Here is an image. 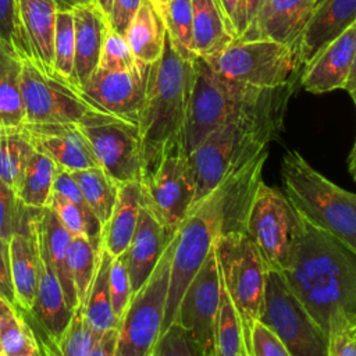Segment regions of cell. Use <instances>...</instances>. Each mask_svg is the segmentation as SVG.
<instances>
[{"mask_svg": "<svg viewBox=\"0 0 356 356\" xmlns=\"http://www.w3.org/2000/svg\"><path fill=\"white\" fill-rule=\"evenodd\" d=\"M280 274L327 334L335 314L350 324L355 320L356 253L298 211L288 263Z\"/></svg>", "mask_w": 356, "mask_h": 356, "instance_id": "1", "label": "cell"}, {"mask_svg": "<svg viewBox=\"0 0 356 356\" xmlns=\"http://www.w3.org/2000/svg\"><path fill=\"white\" fill-rule=\"evenodd\" d=\"M192 58L181 56L165 32L163 54L149 68L145 100L138 121L142 142V178L156 170L171 147L184 143L192 83Z\"/></svg>", "mask_w": 356, "mask_h": 356, "instance_id": "2", "label": "cell"}, {"mask_svg": "<svg viewBox=\"0 0 356 356\" xmlns=\"http://www.w3.org/2000/svg\"><path fill=\"white\" fill-rule=\"evenodd\" d=\"M281 177L293 209L356 253V193L328 181L296 150L284 154Z\"/></svg>", "mask_w": 356, "mask_h": 356, "instance_id": "3", "label": "cell"}, {"mask_svg": "<svg viewBox=\"0 0 356 356\" xmlns=\"http://www.w3.org/2000/svg\"><path fill=\"white\" fill-rule=\"evenodd\" d=\"M282 89L261 90L229 81L217 74L206 58L195 56L182 138L186 153L191 154L225 120L271 100Z\"/></svg>", "mask_w": 356, "mask_h": 356, "instance_id": "4", "label": "cell"}, {"mask_svg": "<svg viewBox=\"0 0 356 356\" xmlns=\"http://www.w3.org/2000/svg\"><path fill=\"white\" fill-rule=\"evenodd\" d=\"M214 252L221 286L228 293L242 324L246 349L252 327L260 318L268 268L245 232L218 234Z\"/></svg>", "mask_w": 356, "mask_h": 356, "instance_id": "5", "label": "cell"}, {"mask_svg": "<svg viewBox=\"0 0 356 356\" xmlns=\"http://www.w3.org/2000/svg\"><path fill=\"white\" fill-rule=\"evenodd\" d=\"M220 216L216 189L203 200L196 203L179 229L172 250L165 310L161 332L165 331L177 317L179 303L207 256L214 248L218 235Z\"/></svg>", "mask_w": 356, "mask_h": 356, "instance_id": "6", "label": "cell"}, {"mask_svg": "<svg viewBox=\"0 0 356 356\" xmlns=\"http://www.w3.org/2000/svg\"><path fill=\"white\" fill-rule=\"evenodd\" d=\"M206 60L221 76L261 90L292 85L299 68L292 47L268 39H235Z\"/></svg>", "mask_w": 356, "mask_h": 356, "instance_id": "7", "label": "cell"}, {"mask_svg": "<svg viewBox=\"0 0 356 356\" xmlns=\"http://www.w3.org/2000/svg\"><path fill=\"white\" fill-rule=\"evenodd\" d=\"M175 239L177 232L150 278L132 295L117 328L114 356H152L161 335Z\"/></svg>", "mask_w": 356, "mask_h": 356, "instance_id": "8", "label": "cell"}, {"mask_svg": "<svg viewBox=\"0 0 356 356\" xmlns=\"http://www.w3.org/2000/svg\"><path fill=\"white\" fill-rule=\"evenodd\" d=\"M291 356H328V334L316 323L278 271L268 270L260 318Z\"/></svg>", "mask_w": 356, "mask_h": 356, "instance_id": "9", "label": "cell"}, {"mask_svg": "<svg viewBox=\"0 0 356 356\" xmlns=\"http://www.w3.org/2000/svg\"><path fill=\"white\" fill-rule=\"evenodd\" d=\"M140 202L168 232L179 229L196 202V179L184 143L171 147L140 179Z\"/></svg>", "mask_w": 356, "mask_h": 356, "instance_id": "10", "label": "cell"}, {"mask_svg": "<svg viewBox=\"0 0 356 356\" xmlns=\"http://www.w3.org/2000/svg\"><path fill=\"white\" fill-rule=\"evenodd\" d=\"M78 127L88 139L99 165L118 185L142 179V142L138 124L96 111Z\"/></svg>", "mask_w": 356, "mask_h": 356, "instance_id": "11", "label": "cell"}, {"mask_svg": "<svg viewBox=\"0 0 356 356\" xmlns=\"http://www.w3.org/2000/svg\"><path fill=\"white\" fill-rule=\"evenodd\" d=\"M295 225L296 211L288 197L261 181L248 213L245 234L260 252L268 270H285Z\"/></svg>", "mask_w": 356, "mask_h": 356, "instance_id": "12", "label": "cell"}, {"mask_svg": "<svg viewBox=\"0 0 356 356\" xmlns=\"http://www.w3.org/2000/svg\"><path fill=\"white\" fill-rule=\"evenodd\" d=\"M221 280L214 248L188 286L175 321L182 327L191 356H216Z\"/></svg>", "mask_w": 356, "mask_h": 356, "instance_id": "13", "label": "cell"}, {"mask_svg": "<svg viewBox=\"0 0 356 356\" xmlns=\"http://www.w3.org/2000/svg\"><path fill=\"white\" fill-rule=\"evenodd\" d=\"M22 97L28 124H78L102 111L78 88L46 75L32 61L22 63Z\"/></svg>", "mask_w": 356, "mask_h": 356, "instance_id": "14", "label": "cell"}, {"mask_svg": "<svg viewBox=\"0 0 356 356\" xmlns=\"http://www.w3.org/2000/svg\"><path fill=\"white\" fill-rule=\"evenodd\" d=\"M29 224L35 232L39 248L38 286L32 309L29 312H18L33 331L39 348L54 346L67 330L72 317V310L67 305L61 282L56 275L42 241L31 221V209Z\"/></svg>", "mask_w": 356, "mask_h": 356, "instance_id": "15", "label": "cell"}, {"mask_svg": "<svg viewBox=\"0 0 356 356\" xmlns=\"http://www.w3.org/2000/svg\"><path fill=\"white\" fill-rule=\"evenodd\" d=\"M150 65L138 61L120 71L96 70L79 89L96 108L138 124L145 100Z\"/></svg>", "mask_w": 356, "mask_h": 356, "instance_id": "16", "label": "cell"}, {"mask_svg": "<svg viewBox=\"0 0 356 356\" xmlns=\"http://www.w3.org/2000/svg\"><path fill=\"white\" fill-rule=\"evenodd\" d=\"M267 149L238 159L216 188L218 197V234L245 232L248 213L261 182Z\"/></svg>", "mask_w": 356, "mask_h": 356, "instance_id": "17", "label": "cell"}, {"mask_svg": "<svg viewBox=\"0 0 356 356\" xmlns=\"http://www.w3.org/2000/svg\"><path fill=\"white\" fill-rule=\"evenodd\" d=\"M33 149L68 171L99 165V161L78 124H28L19 128Z\"/></svg>", "mask_w": 356, "mask_h": 356, "instance_id": "18", "label": "cell"}, {"mask_svg": "<svg viewBox=\"0 0 356 356\" xmlns=\"http://www.w3.org/2000/svg\"><path fill=\"white\" fill-rule=\"evenodd\" d=\"M356 25V0H317L293 46L299 67L309 65L334 39Z\"/></svg>", "mask_w": 356, "mask_h": 356, "instance_id": "19", "label": "cell"}, {"mask_svg": "<svg viewBox=\"0 0 356 356\" xmlns=\"http://www.w3.org/2000/svg\"><path fill=\"white\" fill-rule=\"evenodd\" d=\"M317 0H264L253 22L238 39H268L293 49Z\"/></svg>", "mask_w": 356, "mask_h": 356, "instance_id": "20", "label": "cell"}, {"mask_svg": "<svg viewBox=\"0 0 356 356\" xmlns=\"http://www.w3.org/2000/svg\"><path fill=\"white\" fill-rule=\"evenodd\" d=\"M174 235L175 232H168L145 206H140L135 232L124 252L132 295L150 278Z\"/></svg>", "mask_w": 356, "mask_h": 356, "instance_id": "21", "label": "cell"}, {"mask_svg": "<svg viewBox=\"0 0 356 356\" xmlns=\"http://www.w3.org/2000/svg\"><path fill=\"white\" fill-rule=\"evenodd\" d=\"M356 51V26L334 39L309 65L303 68L300 83L310 93L345 89Z\"/></svg>", "mask_w": 356, "mask_h": 356, "instance_id": "22", "label": "cell"}, {"mask_svg": "<svg viewBox=\"0 0 356 356\" xmlns=\"http://www.w3.org/2000/svg\"><path fill=\"white\" fill-rule=\"evenodd\" d=\"M72 14L75 33L74 85L81 89L99 67L110 24L96 4L76 7Z\"/></svg>", "mask_w": 356, "mask_h": 356, "instance_id": "23", "label": "cell"}, {"mask_svg": "<svg viewBox=\"0 0 356 356\" xmlns=\"http://www.w3.org/2000/svg\"><path fill=\"white\" fill-rule=\"evenodd\" d=\"M17 3L33 64L54 78V35L58 11L56 0H17Z\"/></svg>", "mask_w": 356, "mask_h": 356, "instance_id": "24", "label": "cell"}, {"mask_svg": "<svg viewBox=\"0 0 356 356\" xmlns=\"http://www.w3.org/2000/svg\"><path fill=\"white\" fill-rule=\"evenodd\" d=\"M8 249L11 278L17 300L15 310L29 312L35 300L39 275V248L35 232L29 224V211L25 224L10 238Z\"/></svg>", "mask_w": 356, "mask_h": 356, "instance_id": "25", "label": "cell"}, {"mask_svg": "<svg viewBox=\"0 0 356 356\" xmlns=\"http://www.w3.org/2000/svg\"><path fill=\"white\" fill-rule=\"evenodd\" d=\"M31 221L42 241L56 275L61 282L67 305L71 310H74L78 306V299L67 264L72 235L63 227L56 213L49 206L42 209H31Z\"/></svg>", "mask_w": 356, "mask_h": 356, "instance_id": "26", "label": "cell"}, {"mask_svg": "<svg viewBox=\"0 0 356 356\" xmlns=\"http://www.w3.org/2000/svg\"><path fill=\"white\" fill-rule=\"evenodd\" d=\"M140 206L139 181L118 185L117 200L111 217L103 228L102 238V246L111 257H117L127 250L138 224Z\"/></svg>", "mask_w": 356, "mask_h": 356, "instance_id": "27", "label": "cell"}, {"mask_svg": "<svg viewBox=\"0 0 356 356\" xmlns=\"http://www.w3.org/2000/svg\"><path fill=\"white\" fill-rule=\"evenodd\" d=\"M192 1L193 54L207 58L235 40L218 0Z\"/></svg>", "mask_w": 356, "mask_h": 356, "instance_id": "28", "label": "cell"}, {"mask_svg": "<svg viewBox=\"0 0 356 356\" xmlns=\"http://www.w3.org/2000/svg\"><path fill=\"white\" fill-rule=\"evenodd\" d=\"M165 32L163 17L153 1L142 0L125 32V39L134 57L150 65L163 54Z\"/></svg>", "mask_w": 356, "mask_h": 356, "instance_id": "29", "label": "cell"}, {"mask_svg": "<svg viewBox=\"0 0 356 356\" xmlns=\"http://www.w3.org/2000/svg\"><path fill=\"white\" fill-rule=\"evenodd\" d=\"M111 256L102 246L99 252L96 273L90 288L86 293V298L82 303L83 318L95 334L96 338H102L106 332L118 328L120 321L113 313L111 298H110V286H108V273L111 264Z\"/></svg>", "mask_w": 356, "mask_h": 356, "instance_id": "30", "label": "cell"}, {"mask_svg": "<svg viewBox=\"0 0 356 356\" xmlns=\"http://www.w3.org/2000/svg\"><path fill=\"white\" fill-rule=\"evenodd\" d=\"M25 124L22 60L0 43V125L18 129Z\"/></svg>", "mask_w": 356, "mask_h": 356, "instance_id": "31", "label": "cell"}, {"mask_svg": "<svg viewBox=\"0 0 356 356\" xmlns=\"http://www.w3.org/2000/svg\"><path fill=\"white\" fill-rule=\"evenodd\" d=\"M56 168L57 165L50 157L36 149L31 150L15 192L25 207L42 209L49 204Z\"/></svg>", "mask_w": 356, "mask_h": 356, "instance_id": "32", "label": "cell"}, {"mask_svg": "<svg viewBox=\"0 0 356 356\" xmlns=\"http://www.w3.org/2000/svg\"><path fill=\"white\" fill-rule=\"evenodd\" d=\"M70 172L76 181L85 202L104 228L117 200L118 184L114 182L100 165Z\"/></svg>", "mask_w": 356, "mask_h": 356, "instance_id": "33", "label": "cell"}, {"mask_svg": "<svg viewBox=\"0 0 356 356\" xmlns=\"http://www.w3.org/2000/svg\"><path fill=\"white\" fill-rule=\"evenodd\" d=\"M246 350L239 316L228 293L221 286L216 330V356H242Z\"/></svg>", "mask_w": 356, "mask_h": 356, "instance_id": "34", "label": "cell"}, {"mask_svg": "<svg viewBox=\"0 0 356 356\" xmlns=\"http://www.w3.org/2000/svg\"><path fill=\"white\" fill-rule=\"evenodd\" d=\"M32 145L21 134L19 128H1L0 131V178L15 192L32 150Z\"/></svg>", "mask_w": 356, "mask_h": 356, "instance_id": "35", "label": "cell"}, {"mask_svg": "<svg viewBox=\"0 0 356 356\" xmlns=\"http://www.w3.org/2000/svg\"><path fill=\"white\" fill-rule=\"evenodd\" d=\"M99 252L100 250H97L85 236H72L67 264L76 293L78 305L85 300L93 281Z\"/></svg>", "mask_w": 356, "mask_h": 356, "instance_id": "36", "label": "cell"}, {"mask_svg": "<svg viewBox=\"0 0 356 356\" xmlns=\"http://www.w3.org/2000/svg\"><path fill=\"white\" fill-rule=\"evenodd\" d=\"M97 341L99 338L95 337L83 318L82 305H78L72 310L71 321L61 339L54 346L39 349L42 356H89Z\"/></svg>", "mask_w": 356, "mask_h": 356, "instance_id": "37", "label": "cell"}, {"mask_svg": "<svg viewBox=\"0 0 356 356\" xmlns=\"http://www.w3.org/2000/svg\"><path fill=\"white\" fill-rule=\"evenodd\" d=\"M0 348L3 356H42L33 331L15 309L3 320Z\"/></svg>", "mask_w": 356, "mask_h": 356, "instance_id": "38", "label": "cell"}, {"mask_svg": "<svg viewBox=\"0 0 356 356\" xmlns=\"http://www.w3.org/2000/svg\"><path fill=\"white\" fill-rule=\"evenodd\" d=\"M175 49L186 58L195 57L192 49V1L170 0L160 11Z\"/></svg>", "mask_w": 356, "mask_h": 356, "instance_id": "39", "label": "cell"}, {"mask_svg": "<svg viewBox=\"0 0 356 356\" xmlns=\"http://www.w3.org/2000/svg\"><path fill=\"white\" fill-rule=\"evenodd\" d=\"M74 14L72 11H57L54 35V78L71 85H74Z\"/></svg>", "mask_w": 356, "mask_h": 356, "instance_id": "40", "label": "cell"}, {"mask_svg": "<svg viewBox=\"0 0 356 356\" xmlns=\"http://www.w3.org/2000/svg\"><path fill=\"white\" fill-rule=\"evenodd\" d=\"M0 43L22 63L33 57L25 38L17 0H0Z\"/></svg>", "mask_w": 356, "mask_h": 356, "instance_id": "41", "label": "cell"}, {"mask_svg": "<svg viewBox=\"0 0 356 356\" xmlns=\"http://www.w3.org/2000/svg\"><path fill=\"white\" fill-rule=\"evenodd\" d=\"M29 207H25L15 191L0 178V239L10 241L28 220Z\"/></svg>", "mask_w": 356, "mask_h": 356, "instance_id": "42", "label": "cell"}, {"mask_svg": "<svg viewBox=\"0 0 356 356\" xmlns=\"http://www.w3.org/2000/svg\"><path fill=\"white\" fill-rule=\"evenodd\" d=\"M108 286H110L113 313L120 321L132 298L131 281H129L124 253L111 259L110 273H108Z\"/></svg>", "mask_w": 356, "mask_h": 356, "instance_id": "43", "label": "cell"}, {"mask_svg": "<svg viewBox=\"0 0 356 356\" xmlns=\"http://www.w3.org/2000/svg\"><path fill=\"white\" fill-rule=\"evenodd\" d=\"M136 63L138 60L134 57L125 36L110 28L104 39L97 68L104 71H120L132 68Z\"/></svg>", "mask_w": 356, "mask_h": 356, "instance_id": "44", "label": "cell"}, {"mask_svg": "<svg viewBox=\"0 0 356 356\" xmlns=\"http://www.w3.org/2000/svg\"><path fill=\"white\" fill-rule=\"evenodd\" d=\"M328 356H356L352 324L343 314H335L330 320Z\"/></svg>", "mask_w": 356, "mask_h": 356, "instance_id": "45", "label": "cell"}, {"mask_svg": "<svg viewBox=\"0 0 356 356\" xmlns=\"http://www.w3.org/2000/svg\"><path fill=\"white\" fill-rule=\"evenodd\" d=\"M248 352L252 356H291L280 338L261 321H256L252 327Z\"/></svg>", "mask_w": 356, "mask_h": 356, "instance_id": "46", "label": "cell"}, {"mask_svg": "<svg viewBox=\"0 0 356 356\" xmlns=\"http://www.w3.org/2000/svg\"><path fill=\"white\" fill-rule=\"evenodd\" d=\"M152 356H191L184 330L177 321L161 332Z\"/></svg>", "mask_w": 356, "mask_h": 356, "instance_id": "47", "label": "cell"}, {"mask_svg": "<svg viewBox=\"0 0 356 356\" xmlns=\"http://www.w3.org/2000/svg\"><path fill=\"white\" fill-rule=\"evenodd\" d=\"M218 4L224 13L234 38H241L249 26L246 0H218Z\"/></svg>", "mask_w": 356, "mask_h": 356, "instance_id": "48", "label": "cell"}, {"mask_svg": "<svg viewBox=\"0 0 356 356\" xmlns=\"http://www.w3.org/2000/svg\"><path fill=\"white\" fill-rule=\"evenodd\" d=\"M142 0H113L108 24L113 31L125 36V32L138 11Z\"/></svg>", "mask_w": 356, "mask_h": 356, "instance_id": "49", "label": "cell"}, {"mask_svg": "<svg viewBox=\"0 0 356 356\" xmlns=\"http://www.w3.org/2000/svg\"><path fill=\"white\" fill-rule=\"evenodd\" d=\"M0 298L8 302L14 309L17 307L10 267V249L8 241L6 239H0Z\"/></svg>", "mask_w": 356, "mask_h": 356, "instance_id": "50", "label": "cell"}, {"mask_svg": "<svg viewBox=\"0 0 356 356\" xmlns=\"http://www.w3.org/2000/svg\"><path fill=\"white\" fill-rule=\"evenodd\" d=\"M117 338V328L106 332L95 345L89 356H114V346Z\"/></svg>", "mask_w": 356, "mask_h": 356, "instance_id": "51", "label": "cell"}, {"mask_svg": "<svg viewBox=\"0 0 356 356\" xmlns=\"http://www.w3.org/2000/svg\"><path fill=\"white\" fill-rule=\"evenodd\" d=\"M58 11H72L76 7L96 4L95 0H56Z\"/></svg>", "mask_w": 356, "mask_h": 356, "instance_id": "52", "label": "cell"}, {"mask_svg": "<svg viewBox=\"0 0 356 356\" xmlns=\"http://www.w3.org/2000/svg\"><path fill=\"white\" fill-rule=\"evenodd\" d=\"M264 0H246V8H248V22L249 25L253 22L254 17L257 15L261 4ZM249 28V26H248Z\"/></svg>", "mask_w": 356, "mask_h": 356, "instance_id": "53", "label": "cell"}, {"mask_svg": "<svg viewBox=\"0 0 356 356\" xmlns=\"http://www.w3.org/2000/svg\"><path fill=\"white\" fill-rule=\"evenodd\" d=\"M355 88H356V51H355V58H353V64H352V68H350V74H349V78H348L346 85H345V90L350 92Z\"/></svg>", "mask_w": 356, "mask_h": 356, "instance_id": "54", "label": "cell"}, {"mask_svg": "<svg viewBox=\"0 0 356 356\" xmlns=\"http://www.w3.org/2000/svg\"><path fill=\"white\" fill-rule=\"evenodd\" d=\"M14 307L8 303V302H6L3 298H0V334H1V324H3V320H4V317L13 310ZM0 353H1V348H0Z\"/></svg>", "mask_w": 356, "mask_h": 356, "instance_id": "55", "label": "cell"}, {"mask_svg": "<svg viewBox=\"0 0 356 356\" xmlns=\"http://www.w3.org/2000/svg\"><path fill=\"white\" fill-rule=\"evenodd\" d=\"M348 161H349V172H350L353 181L356 182V142L353 145V149L350 150Z\"/></svg>", "mask_w": 356, "mask_h": 356, "instance_id": "56", "label": "cell"}, {"mask_svg": "<svg viewBox=\"0 0 356 356\" xmlns=\"http://www.w3.org/2000/svg\"><path fill=\"white\" fill-rule=\"evenodd\" d=\"M96 6L103 11V14L106 15V18L108 19L110 17V13H111V4H113V0H95Z\"/></svg>", "mask_w": 356, "mask_h": 356, "instance_id": "57", "label": "cell"}, {"mask_svg": "<svg viewBox=\"0 0 356 356\" xmlns=\"http://www.w3.org/2000/svg\"><path fill=\"white\" fill-rule=\"evenodd\" d=\"M153 1V4L156 6V8L159 10V11H161V8L170 1V0H152Z\"/></svg>", "mask_w": 356, "mask_h": 356, "instance_id": "58", "label": "cell"}, {"mask_svg": "<svg viewBox=\"0 0 356 356\" xmlns=\"http://www.w3.org/2000/svg\"><path fill=\"white\" fill-rule=\"evenodd\" d=\"M349 95H350L352 100H353V102H355V104H356V88H355L353 90H350V92H349Z\"/></svg>", "mask_w": 356, "mask_h": 356, "instance_id": "59", "label": "cell"}, {"mask_svg": "<svg viewBox=\"0 0 356 356\" xmlns=\"http://www.w3.org/2000/svg\"><path fill=\"white\" fill-rule=\"evenodd\" d=\"M352 332H353V334L356 332V317H355V320L352 321Z\"/></svg>", "mask_w": 356, "mask_h": 356, "instance_id": "60", "label": "cell"}, {"mask_svg": "<svg viewBox=\"0 0 356 356\" xmlns=\"http://www.w3.org/2000/svg\"><path fill=\"white\" fill-rule=\"evenodd\" d=\"M242 356H252V355H249V352H248V350H246V352H245V353H243V355H242Z\"/></svg>", "mask_w": 356, "mask_h": 356, "instance_id": "61", "label": "cell"}, {"mask_svg": "<svg viewBox=\"0 0 356 356\" xmlns=\"http://www.w3.org/2000/svg\"><path fill=\"white\" fill-rule=\"evenodd\" d=\"M353 337H355V346H356V332L353 334Z\"/></svg>", "mask_w": 356, "mask_h": 356, "instance_id": "62", "label": "cell"}, {"mask_svg": "<svg viewBox=\"0 0 356 356\" xmlns=\"http://www.w3.org/2000/svg\"><path fill=\"white\" fill-rule=\"evenodd\" d=\"M0 356H3V353H0Z\"/></svg>", "mask_w": 356, "mask_h": 356, "instance_id": "63", "label": "cell"}, {"mask_svg": "<svg viewBox=\"0 0 356 356\" xmlns=\"http://www.w3.org/2000/svg\"><path fill=\"white\" fill-rule=\"evenodd\" d=\"M0 131H1V125H0Z\"/></svg>", "mask_w": 356, "mask_h": 356, "instance_id": "64", "label": "cell"}]
</instances>
